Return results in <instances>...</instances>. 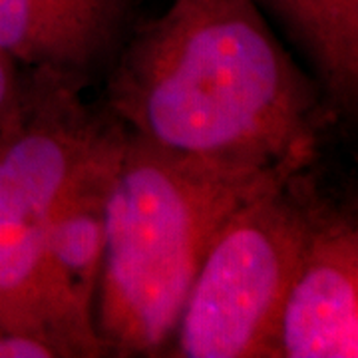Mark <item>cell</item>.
<instances>
[{
  "mask_svg": "<svg viewBox=\"0 0 358 358\" xmlns=\"http://www.w3.org/2000/svg\"><path fill=\"white\" fill-rule=\"evenodd\" d=\"M106 110L167 152L257 166L319 157L333 112L255 0H171L122 42Z\"/></svg>",
  "mask_w": 358,
  "mask_h": 358,
  "instance_id": "6da1fadb",
  "label": "cell"
},
{
  "mask_svg": "<svg viewBox=\"0 0 358 358\" xmlns=\"http://www.w3.org/2000/svg\"><path fill=\"white\" fill-rule=\"evenodd\" d=\"M319 157L273 166L167 152L128 134L106 209L94 324L108 357H166L205 255L257 193Z\"/></svg>",
  "mask_w": 358,
  "mask_h": 358,
  "instance_id": "7a4b0ae2",
  "label": "cell"
},
{
  "mask_svg": "<svg viewBox=\"0 0 358 358\" xmlns=\"http://www.w3.org/2000/svg\"><path fill=\"white\" fill-rule=\"evenodd\" d=\"M307 166L245 201L217 233L166 357L273 358L287 289L331 207Z\"/></svg>",
  "mask_w": 358,
  "mask_h": 358,
  "instance_id": "3957f363",
  "label": "cell"
},
{
  "mask_svg": "<svg viewBox=\"0 0 358 358\" xmlns=\"http://www.w3.org/2000/svg\"><path fill=\"white\" fill-rule=\"evenodd\" d=\"M84 84L28 70L0 126V327L56 343L44 315L42 245L52 207L76 167L115 124L82 100Z\"/></svg>",
  "mask_w": 358,
  "mask_h": 358,
  "instance_id": "277c9868",
  "label": "cell"
},
{
  "mask_svg": "<svg viewBox=\"0 0 358 358\" xmlns=\"http://www.w3.org/2000/svg\"><path fill=\"white\" fill-rule=\"evenodd\" d=\"M128 131L115 120L52 207L42 245L44 315L66 358L108 357L94 324L106 249V209Z\"/></svg>",
  "mask_w": 358,
  "mask_h": 358,
  "instance_id": "5b68a950",
  "label": "cell"
},
{
  "mask_svg": "<svg viewBox=\"0 0 358 358\" xmlns=\"http://www.w3.org/2000/svg\"><path fill=\"white\" fill-rule=\"evenodd\" d=\"M358 357V227L333 203L282 299L273 358Z\"/></svg>",
  "mask_w": 358,
  "mask_h": 358,
  "instance_id": "8992f818",
  "label": "cell"
},
{
  "mask_svg": "<svg viewBox=\"0 0 358 358\" xmlns=\"http://www.w3.org/2000/svg\"><path fill=\"white\" fill-rule=\"evenodd\" d=\"M0 52L28 70H52L86 86L117 50L46 0H0Z\"/></svg>",
  "mask_w": 358,
  "mask_h": 358,
  "instance_id": "52a82bcc",
  "label": "cell"
},
{
  "mask_svg": "<svg viewBox=\"0 0 358 358\" xmlns=\"http://www.w3.org/2000/svg\"><path fill=\"white\" fill-rule=\"evenodd\" d=\"M305 48L331 108L348 110L358 90V0H265Z\"/></svg>",
  "mask_w": 358,
  "mask_h": 358,
  "instance_id": "ba28073f",
  "label": "cell"
},
{
  "mask_svg": "<svg viewBox=\"0 0 358 358\" xmlns=\"http://www.w3.org/2000/svg\"><path fill=\"white\" fill-rule=\"evenodd\" d=\"M58 10L78 18L120 50L126 40L136 0H46ZM117 54V52H115Z\"/></svg>",
  "mask_w": 358,
  "mask_h": 358,
  "instance_id": "9c48e42d",
  "label": "cell"
},
{
  "mask_svg": "<svg viewBox=\"0 0 358 358\" xmlns=\"http://www.w3.org/2000/svg\"><path fill=\"white\" fill-rule=\"evenodd\" d=\"M0 358H64L52 341L26 331L0 327Z\"/></svg>",
  "mask_w": 358,
  "mask_h": 358,
  "instance_id": "30bf717a",
  "label": "cell"
},
{
  "mask_svg": "<svg viewBox=\"0 0 358 358\" xmlns=\"http://www.w3.org/2000/svg\"><path fill=\"white\" fill-rule=\"evenodd\" d=\"M22 74L18 64L0 52V126L13 114L22 92Z\"/></svg>",
  "mask_w": 358,
  "mask_h": 358,
  "instance_id": "8fae6325",
  "label": "cell"
}]
</instances>
